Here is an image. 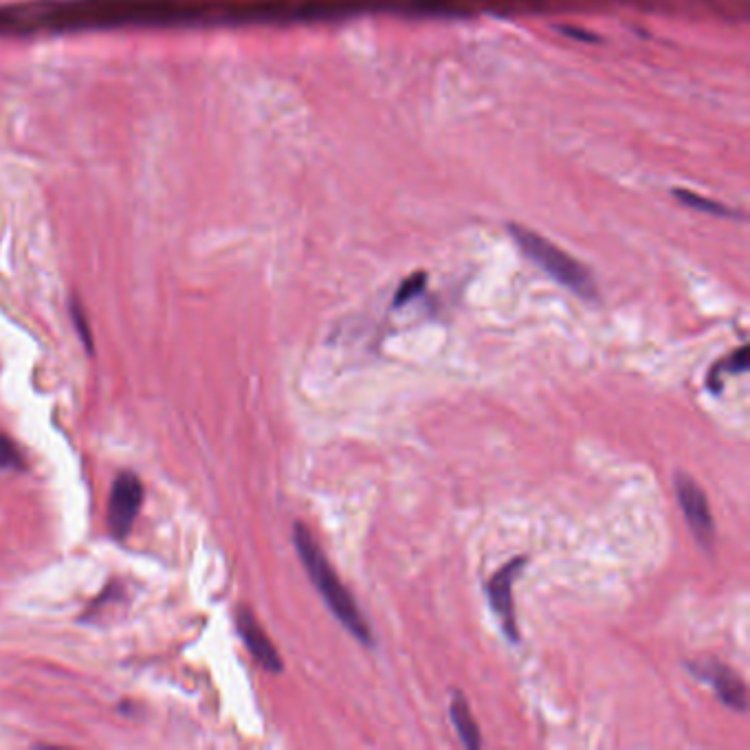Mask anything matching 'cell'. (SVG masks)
I'll list each match as a JSON object with an SVG mask.
<instances>
[{
	"mask_svg": "<svg viewBox=\"0 0 750 750\" xmlns=\"http://www.w3.org/2000/svg\"><path fill=\"white\" fill-rule=\"evenodd\" d=\"M293 544H295L297 555H300L302 566L306 568L308 579H311V583L319 592V597H322L324 603L328 605V610L333 612L335 619L344 625L361 645L372 647L374 636H372L368 621L363 619L357 601L352 599L348 588L337 577L335 568L330 566L324 550L315 542L313 533L300 522H297L293 528Z\"/></svg>",
	"mask_w": 750,
	"mask_h": 750,
	"instance_id": "6da1fadb",
	"label": "cell"
},
{
	"mask_svg": "<svg viewBox=\"0 0 750 750\" xmlns=\"http://www.w3.org/2000/svg\"><path fill=\"white\" fill-rule=\"evenodd\" d=\"M513 238L520 249L531 258L539 269H544L550 278L557 280L568 291L583 297V300H594L597 297V284H594L590 271L577 262L564 249H559L553 242L533 234L531 229L513 227Z\"/></svg>",
	"mask_w": 750,
	"mask_h": 750,
	"instance_id": "7a4b0ae2",
	"label": "cell"
},
{
	"mask_svg": "<svg viewBox=\"0 0 750 750\" xmlns=\"http://www.w3.org/2000/svg\"><path fill=\"white\" fill-rule=\"evenodd\" d=\"M528 564V557H515L509 564H504L495 575L484 583V594L491 603L493 614L498 616L502 625L504 636L509 638L513 645L522 641L520 627H517V616H515V603H513V583L522 575V570Z\"/></svg>",
	"mask_w": 750,
	"mask_h": 750,
	"instance_id": "3957f363",
	"label": "cell"
},
{
	"mask_svg": "<svg viewBox=\"0 0 750 750\" xmlns=\"http://www.w3.org/2000/svg\"><path fill=\"white\" fill-rule=\"evenodd\" d=\"M674 489H676V498L682 513L687 517V524L691 528L693 537L704 550H713L715 544V522H713V513L709 509V500L704 495L700 484L693 480L689 473L685 471H676L674 473Z\"/></svg>",
	"mask_w": 750,
	"mask_h": 750,
	"instance_id": "277c9868",
	"label": "cell"
},
{
	"mask_svg": "<svg viewBox=\"0 0 750 750\" xmlns=\"http://www.w3.org/2000/svg\"><path fill=\"white\" fill-rule=\"evenodd\" d=\"M685 665L691 671V676H696L700 682H707L715 689L726 707L737 713L748 711V689L735 669L720 663V660H689Z\"/></svg>",
	"mask_w": 750,
	"mask_h": 750,
	"instance_id": "5b68a950",
	"label": "cell"
},
{
	"mask_svg": "<svg viewBox=\"0 0 750 750\" xmlns=\"http://www.w3.org/2000/svg\"><path fill=\"white\" fill-rule=\"evenodd\" d=\"M143 502V484L135 473H121L110 491L106 520L117 539L128 537Z\"/></svg>",
	"mask_w": 750,
	"mask_h": 750,
	"instance_id": "8992f818",
	"label": "cell"
},
{
	"mask_svg": "<svg viewBox=\"0 0 750 750\" xmlns=\"http://www.w3.org/2000/svg\"><path fill=\"white\" fill-rule=\"evenodd\" d=\"M236 627L242 641H245V647L249 649V654L258 660V663L271 671V674H280L284 669L282 665V656L278 654V649L271 643V638L262 632V627L258 625L256 616L251 614L249 608H240L236 614Z\"/></svg>",
	"mask_w": 750,
	"mask_h": 750,
	"instance_id": "52a82bcc",
	"label": "cell"
},
{
	"mask_svg": "<svg viewBox=\"0 0 750 750\" xmlns=\"http://www.w3.org/2000/svg\"><path fill=\"white\" fill-rule=\"evenodd\" d=\"M449 715H451V722H454L456 726L460 742L465 744V748L480 750L482 748L480 729L476 720H473L467 698L462 696L460 691H454V698H451V704H449Z\"/></svg>",
	"mask_w": 750,
	"mask_h": 750,
	"instance_id": "ba28073f",
	"label": "cell"
},
{
	"mask_svg": "<svg viewBox=\"0 0 750 750\" xmlns=\"http://www.w3.org/2000/svg\"><path fill=\"white\" fill-rule=\"evenodd\" d=\"M25 467V458H22V451L18 449V445L5 434H0V469L25 471Z\"/></svg>",
	"mask_w": 750,
	"mask_h": 750,
	"instance_id": "9c48e42d",
	"label": "cell"
},
{
	"mask_svg": "<svg viewBox=\"0 0 750 750\" xmlns=\"http://www.w3.org/2000/svg\"><path fill=\"white\" fill-rule=\"evenodd\" d=\"M676 196H678V201H682L693 209H702V212L718 214V216H731L729 209L718 205V203H713V201H707V198H702V196H696V194L685 192V190H676Z\"/></svg>",
	"mask_w": 750,
	"mask_h": 750,
	"instance_id": "30bf717a",
	"label": "cell"
},
{
	"mask_svg": "<svg viewBox=\"0 0 750 750\" xmlns=\"http://www.w3.org/2000/svg\"><path fill=\"white\" fill-rule=\"evenodd\" d=\"M425 282H427L425 280V273H414L412 278H407L401 284V289L396 291V295H394V306H403V304H407L410 300H414V297L425 289Z\"/></svg>",
	"mask_w": 750,
	"mask_h": 750,
	"instance_id": "8fae6325",
	"label": "cell"
},
{
	"mask_svg": "<svg viewBox=\"0 0 750 750\" xmlns=\"http://www.w3.org/2000/svg\"><path fill=\"white\" fill-rule=\"evenodd\" d=\"M715 368L726 370V372H731V374L746 372L748 370V346L737 348L731 357H726L724 361L715 363Z\"/></svg>",
	"mask_w": 750,
	"mask_h": 750,
	"instance_id": "7c38bea8",
	"label": "cell"
},
{
	"mask_svg": "<svg viewBox=\"0 0 750 750\" xmlns=\"http://www.w3.org/2000/svg\"><path fill=\"white\" fill-rule=\"evenodd\" d=\"M71 315H73V322L77 326V333H80V337H82V341L86 344L88 352H93V337H91V333H88V326H86V319L82 315V308L77 306V304H73L71 306Z\"/></svg>",
	"mask_w": 750,
	"mask_h": 750,
	"instance_id": "4fadbf2b",
	"label": "cell"
}]
</instances>
